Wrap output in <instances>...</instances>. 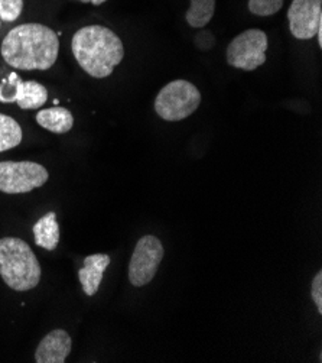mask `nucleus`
I'll use <instances>...</instances> for the list:
<instances>
[{"instance_id":"f257e3e1","label":"nucleus","mask_w":322,"mask_h":363,"mask_svg":"<svg viewBox=\"0 0 322 363\" xmlns=\"http://www.w3.org/2000/svg\"><path fill=\"white\" fill-rule=\"evenodd\" d=\"M8 65L23 71H45L58 60V35L42 23H22L11 29L0 45Z\"/></svg>"},{"instance_id":"f03ea898","label":"nucleus","mask_w":322,"mask_h":363,"mask_svg":"<svg viewBox=\"0 0 322 363\" xmlns=\"http://www.w3.org/2000/svg\"><path fill=\"white\" fill-rule=\"evenodd\" d=\"M79 65L93 79H105L125 58L122 40L112 29L88 25L79 29L71 41Z\"/></svg>"},{"instance_id":"7ed1b4c3","label":"nucleus","mask_w":322,"mask_h":363,"mask_svg":"<svg viewBox=\"0 0 322 363\" xmlns=\"http://www.w3.org/2000/svg\"><path fill=\"white\" fill-rule=\"evenodd\" d=\"M42 269L30 246L18 238L0 239V277L13 291H29L41 281Z\"/></svg>"},{"instance_id":"20e7f679","label":"nucleus","mask_w":322,"mask_h":363,"mask_svg":"<svg viewBox=\"0 0 322 363\" xmlns=\"http://www.w3.org/2000/svg\"><path fill=\"white\" fill-rule=\"evenodd\" d=\"M201 104L200 90L187 80L168 83L155 99V112L168 122L184 121Z\"/></svg>"},{"instance_id":"39448f33","label":"nucleus","mask_w":322,"mask_h":363,"mask_svg":"<svg viewBox=\"0 0 322 363\" xmlns=\"http://www.w3.org/2000/svg\"><path fill=\"white\" fill-rule=\"evenodd\" d=\"M50 178L45 167L32 161L0 162V191L25 194L42 187Z\"/></svg>"},{"instance_id":"423d86ee","label":"nucleus","mask_w":322,"mask_h":363,"mask_svg":"<svg viewBox=\"0 0 322 363\" xmlns=\"http://www.w3.org/2000/svg\"><path fill=\"white\" fill-rule=\"evenodd\" d=\"M268 35L260 29H247L237 35L227 47L229 65L253 71L266 62Z\"/></svg>"},{"instance_id":"0eeeda50","label":"nucleus","mask_w":322,"mask_h":363,"mask_svg":"<svg viewBox=\"0 0 322 363\" xmlns=\"http://www.w3.org/2000/svg\"><path fill=\"white\" fill-rule=\"evenodd\" d=\"M163 255V245L156 236L146 235L140 238L129 264L130 284L133 286H145L149 284L155 278Z\"/></svg>"},{"instance_id":"6e6552de","label":"nucleus","mask_w":322,"mask_h":363,"mask_svg":"<svg viewBox=\"0 0 322 363\" xmlns=\"http://www.w3.org/2000/svg\"><path fill=\"white\" fill-rule=\"evenodd\" d=\"M291 33L297 40H311L322 26V0H292L288 11Z\"/></svg>"},{"instance_id":"1a4fd4ad","label":"nucleus","mask_w":322,"mask_h":363,"mask_svg":"<svg viewBox=\"0 0 322 363\" xmlns=\"http://www.w3.org/2000/svg\"><path fill=\"white\" fill-rule=\"evenodd\" d=\"M71 347H73V340L65 330H52L38 345L37 352H35V362L64 363L71 353Z\"/></svg>"},{"instance_id":"9d476101","label":"nucleus","mask_w":322,"mask_h":363,"mask_svg":"<svg viewBox=\"0 0 322 363\" xmlns=\"http://www.w3.org/2000/svg\"><path fill=\"white\" fill-rule=\"evenodd\" d=\"M109 265L110 257L105 253H94V255L86 257L84 265L79 271V279L86 296L93 297L97 294L103 275Z\"/></svg>"},{"instance_id":"9b49d317","label":"nucleus","mask_w":322,"mask_h":363,"mask_svg":"<svg viewBox=\"0 0 322 363\" xmlns=\"http://www.w3.org/2000/svg\"><path fill=\"white\" fill-rule=\"evenodd\" d=\"M38 125L48 132L62 135L69 132L74 126V116L71 113L68 108L55 106L51 108H44V111H40L35 116Z\"/></svg>"},{"instance_id":"f8f14e48","label":"nucleus","mask_w":322,"mask_h":363,"mask_svg":"<svg viewBox=\"0 0 322 363\" xmlns=\"http://www.w3.org/2000/svg\"><path fill=\"white\" fill-rule=\"evenodd\" d=\"M35 243L47 250H55L59 243V225L57 213L50 211L33 225Z\"/></svg>"},{"instance_id":"ddd939ff","label":"nucleus","mask_w":322,"mask_h":363,"mask_svg":"<svg viewBox=\"0 0 322 363\" xmlns=\"http://www.w3.org/2000/svg\"><path fill=\"white\" fill-rule=\"evenodd\" d=\"M48 100V90L38 82H23L19 94L16 99V104L23 111H32V108H40Z\"/></svg>"},{"instance_id":"4468645a","label":"nucleus","mask_w":322,"mask_h":363,"mask_svg":"<svg viewBox=\"0 0 322 363\" xmlns=\"http://www.w3.org/2000/svg\"><path fill=\"white\" fill-rule=\"evenodd\" d=\"M22 138L23 133L19 123L13 118L0 113V152L16 148Z\"/></svg>"},{"instance_id":"2eb2a0df","label":"nucleus","mask_w":322,"mask_h":363,"mask_svg":"<svg viewBox=\"0 0 322 363\" xmlns=\"http://www.w3.org/2000/svg\"><path fill=\"white\" fill-rule=\"evenodd\" d=\"M216 12V0H191L185 19L192 28H204Z\"/></svg>"},{"instance_id":"dca6fc26","label":"nucleus","mask_w":322,"mask_h":363,"mask_svg":"<svg viewBox=\"0 0 322 363\" xmlns=\"http://www.w3.org/2000/svg\"><path fill=\"white\" fill-rule=\"evenodd\" d=\"M22 83L23 80L16 72H12V74L8 76V79L0 82V103H16Z\"/></svg>"},{"instance_id":"f3484780","label":"nucleus","mask_w":322,"mask_h":363,"mask_svg":"<svg viewBox=\"0 0 322 363\" xmlns=\"http://www.w3.org/2000/svg\"><path fill=\"white\" fill-rule=\"evenodd\" d=\"M283 6V0H248V11L256 16H272Z\"/></svg>"},{"instance_id":"a211bd4d","label":"nucleus","mask_w":322,"mask_h":363,"mask_svg":"<svg viewBox=\"0 0 322 363\" xmlns=\"http://www.w3.org/2000/svg\"><path fill=\"white\" fill-rule=\"evenodd\" d=\"M23 11V0H0V19L15 22Z\"/></svg>"},{"instance_id":"6ab92c4d","label":"nucleus","mask_w":322,"mask_h":363,"mask_svg":"<svg viewBox=\"0 0 322 363\" xmlns=\"http://www.w3.org/2000/svg\"><path fill=\"white\" fill-rule=\"evenodd\" d=\"M312 300L316 306L318 313H322V271H318L316 275L312 279V291H311Z\"/></svg>"},{"instance_id":"aec40b11","label":"nucleus","mask_w":322,"mask_h":363,"mask_svg":"<svg viewBox=\"0 0 322 363\" xmlns=\"http://www.w3.org/2000/svg\"><path fill=\"white\" fill-rule=\"evenodd\" d=\"M77 2H81V4H91V5H94V6H98V5L104 4V2H107V0H77Z\"/></svg>"}]
</instances>
